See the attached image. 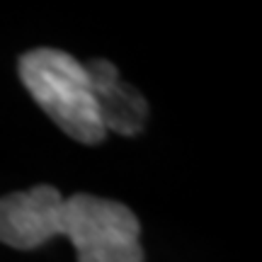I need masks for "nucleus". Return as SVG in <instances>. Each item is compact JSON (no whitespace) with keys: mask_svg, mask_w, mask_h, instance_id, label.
Listing matches in <instances>:
<instances>
[{"mask_svg":"<svg viewBox=\"0 0 262 262\" xmlns=\"http://www.w3.org/2000/svg\"><path fill=\"white\" fill-rule=\"evenodd\" d=\"M85 71L93 85L95 104L104 131H117L122 136L141 134L148 119L146 97L134 85L124 83L117 73V66L104 58H93L90 63H85Z\"/></svg>","mask_w":262,"mask_h":262,"instance_id":"nucleus-4","label":"nucleus"},{"mask_svg":"<svg viewBox=\"0 0 262 262\" xmlns=\"http://www.w3.org/2000/svg\"><path fill=\"white\" fill-rule=\"evenodd\" d=\"M141 224L122 202L73 194L63 202V233L78 262H143Z\"/></svg>","mask_w":262,"mask_h":262,"instance_id":"nucleus-2","label":"nucleus"},{"mask_svg":"<svg viewBox=\"0 0 262 262\" xmlns=\"http://www.w3.org/2000/svg\"><path fill=\"white\" fill-rule=\"evenodd\" d=\"M63 196L51 185L0 196V243L34 250L63 233Z\"/></svg>","mask_w":262,"mask_h":262,"instance_id":"nucleus-3","label":"nucleus"},{"mask_svg":"<svg viewBox=\"0 0 262 262\" xmlns=\"http://www.w3.org/2000/svg\"><path fill=\"white\" fill-rule=\"evenodd\" d=\"M17 73L34 102L61 131L85 146L104 139L85 63L58 49H32L19 56Z\"/></svg>","mask_w":262,"mask_h":262,"instance_id":"nucleus-1","label":"nucleus"}]
</instances>
